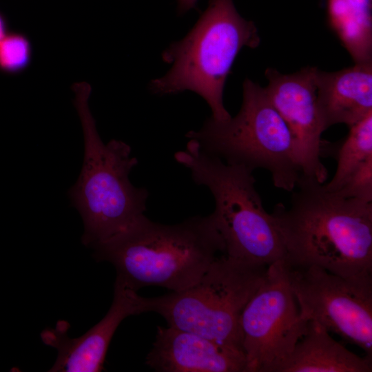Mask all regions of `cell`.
I'll use <instances>...</instances> for the list:
<instances>
[{
    "instance_id": "2",
    "label": "cell",
    "mask_w": 372,
    "mask_h": 372,
    "mask_svg": "<svg viewBox=\"0 0 372 372\" xmlns=\"http://www.w3.org/2000/svg\"><path fill=\"white\" fill-rule=\"evenodd\" d=\"M92 249L97 261L115 267L116 280L135 291L149 286L172 292L185 290L225 254L224 241L211 215L195 216L174 225L143 215Z\"/></svg>"
},
{
    "instance_id": "18",
    "label": "cell",
    "mask_w": 372,
    "mask_h": 372,
    "mask_svg": "<svg viewBox=\"0 0 372 372\" xmlns=\"http://www.w3.org/2000/svg\"><path fill=\"white\" fill-rule=\"evenodd\" d=\"M371 0H328V15L331 27L336 32L352 18L371 14Z\"/></svg>"
},
{
    "instance_id": "17",
    "label": "cell",
    "mask_w": 372,
    "mask_h": 372,
    "mask_svg": "<svg viewBox=\"0 0 372 372\" xmlns=\"http://www.w3.org/2000/svg\"><path fill=\"white\" fill-rule=\"evenodd\" d=\"M335 192L344 198L372 203V156L361 163Z\"/></svg>"
},
{
    "instance_id": "10",
    "label": "cell",
    "mask_w": 372,
    "mask_h": 372,
    "mask_svg": "<svg viewBox=\"0 0 372 372\" xmlns=\"http://www.w3.org/2000/svg\"><path fill=\"white\" fill-rule=\"evenodd\" d=\"M317 70L307 67L285 74L268 68L265 90L289 129L302 174L324 183L328 172L321 161L324 145L321 135L325 130L317 105Z\"/></svg>"
},
{
    "instance_id": "6",
    "label": "cell",
    "mask_w": 372,
    "mask_h": 372,
    "mask_svg": "<svg viewBox=\"0 0 372 372\" xmlns=\"http://www.w3.org/2000/svg\"><path fill=\"white\" fill-rule=\"evenodd\" d=\"M242 89V105L234 117L223 121L210 117L186 136L226 163L267 170L275 187L292 192L302 172L289 129L265 88L247 79Z\"/></svg>"
},
{
    "instance_id": "16",
    "label": "cell",
    "mask_w": 372,
    "mask_h": 372,
    "mask_svg": "<svg viewBox=\"0 0 372 372\" xmlns=\"http://www.w3.org/2000/svg\"><path fill=\"white\" fill-rule=\"evenodd\" d=\"M32 45L26 36L8 32L0 42V71L17 74L25 70L32 59Z\"/></svg>"
},
{
    "instance_id": "19",
    "label": "cell",
    "mask_w": 372,
    "mask_h": 372,
    "mask_svg": "<svg viewBox=\"0 0 372 372\" xmlns=\"http://www.w3.org/2000/svg\"><path fill=\"white\" fill-rule=\"evenodd\" d=\"M198 0H178V9L180 13H184L196 6Z\"/></svg>"
},
{
    "instance_id": "8",
    "label": "cell",
    "mask_w": 372,
    "mask_h": 372,
    "mask_svg": "<svg viewBox=\"0 0 372 372\" xmlns=\"http://www.w3.org/2000/svg\"><path fill=\"white\" fill-rule=\"evenodd\" d=\"M282 265L302 318L372 358V276L344 278L316 266Z\"/></svg>"
},
{
    "instance_id": "11",
    "label": "cell",
    "mask_w": 372,
    "mask_h": 372,
    "mask_svg": "<svg viewBox=\"0 0 372 372\" xmlns=\"http://www.w3.org/2000/svg\"><path fill=\"white\" fill-rule=\"evenodd\" d=\"M146 312V298L117 280L114 282L113 301L107 313L83 335H68L70 324L59 320L55 328L41 333L44 344L57 350L56 360L49 371L99 372L103 364L112 338L127 317Z\"/></svg>"
},
{
    "instance_id": "14",
    "label": "cell",
    "mask_w": 372,
    "mask_h": 372,
    "mask_svg": "<svg viewBox=\"0 0 372 372\" xmlns=\"http://www.w3.org/2000/svg\"><path fill=\"white\" fill-rule=\"evenodd\" d=\"M372 358L360 357L335 341L320 324L309 321L291 353L273 372H371Z\"/></svg>"
},
{
    "instance_id": "13",
    "label": "cell",
    "mask_w": 372,
    "mask_h": 372,
    "mask_svg": "<svg viewBox=\"0 0 372 372\" xmlns=\"http://www.w3.org/2000/svg\"><path fill=\"white\" fill-rule=\"evenodd\" d=\"M316 83L324 130L340 123L351 127L372 112V62L337 72L318 69Z\"/></svg>"
},
{
    "instance_id": "1",
    "label": "cell",
    "mask_w": 372,
    "mask_h": 372,
    "mask_svg": "<svg viewBox=\"0 0 372 372\" xmlns=\"http://www.w3.org/2000/svg\"><path fill=\"white\" fill-rule=\"evenodd\" d=\"M288 207L271 214L284 263L316 266L344 278L372 276V203L347 198L300 174Z\"/></svg>"
},
{
    "instance_id": "7",
    "label": "cell",
    "mask_w": 372,
    "mask_h": 372,
    "mask_svg": "<svg viewBox=\"0 0 372 372\" xmlns=\"http://www.w3.org/2000/svg\"><path fill=\"white\" fill-rule=\"evenodd\" d=\"M267 269L223 254L188 289L146 298V311L161 315L168 326L242 351L240 316Z\"/></svg>"
},
{
    "instance_id": "9",
    "label": "cell",
    "mask_w": 372,
    "mask_h": 372,
    "mask_svg": "<svg viewBox=\"0 0 372 372\" xmlns=\"http://www.w3.org/2000/svg\"><path fill=\"white\" fill-rule=\"evenodd\" d=\"M307 324L286 279L282 260L269 265L240 319L247 372H273L303 336Z\"/></svg>"
},
{
    "instance_id": "15",
    "label": "cell",
    "mask_w": 372,
    "mask_h": 372,
    "mask_svg": "<svg viewBox=\"0 0 372 372\" xmlns=\"http://www.w3.org/2000/svg\"><path fill=\"white\" fill-rule=\"evenodd\" d=\"M350 127L347 137L337 152V168L327 189L338 190L349 175L366 159L372 156V112Z\"/></svg>"
},
{
    "instance_id": "20",
    "label": "cell",
    "mask_w": 372,
    "mask_h": 372,
    "mask_svg": "<svg viewBox=\"0 0 372 372\" xmlns=\"http://www.w3.org/2000/svg\"><path fill=\"white\" fill-rule=\"evenodd\" d=\"M7 23L3 16L0 13V42L7 34Z\"/></svg>"
},
{
    "instance_id": "3",
    "label": "cell",
    "mask_w": 372,
    "mask_h": 372,
    "mask_svg": "<svg viewBox=\"0 0 372 372\" xmlns=\"http://www.w3.org/2000/svg\"><path fill=\"white\" fill-rule=\"evenodd\" d=\"M90 87H75V106L83 133L82 167L68 192L72 206L84 226L82 243L90 248L124 231L144 215L149 196L143 187L129 178L138 160L125 142L112 139L104 143L88 107Z\"/></svg>"
},
{
    "instance_id": "12",
    "label": "cell",
    "mask_w": 372,
    "mask_h": 372,
    "mask_svg": "<svg viewBox=\"0 0 372 372\" xmlns=\"http://www.w3.org/2000/svg\"><path fill=\"white\" fill-rule=\"evenodd\" d=\"M146 364L159 372H247L241 350L170 326L157 327Z\"/></svg>"
},
{
    "instance_id": "4",
    "label": "cell",
    "mask_w": 372,
    "mask_h": 372,
    "mask_svg": "<svg viewBox=\"0 0 372 372\" xmlns=\"http://www.w3.org/2000/svg\"><path fill=\"white\" fill-rule=\"evenodd\" d=\"M174 158L189 169L196 185L213 195L215 209L210 215L224 241L225 254L268 267L284 259L280 234L262 206L253 171L205 152L193 139Z\"/></svg>"
},
{
    "instance_id": "5",
    "label": "cell",
    "mask_w": 372,
    "mask_h": 372,
    "mask_svg": "<svg viewBox=\"0 0 372 372\" xmlns=\"http://www.w3.org/2000/svg\"><path fill=\"white\" fill-rule=\"evenodd\" d=\"M260 41L256 25L240 15L233 0H211L187 36L164 52L172 68L150 89L159 94L193 91L209 105L211 118L228 120L223 101L227 77L240 50L255 48Z\"/></svg>"
}]
</instances>
